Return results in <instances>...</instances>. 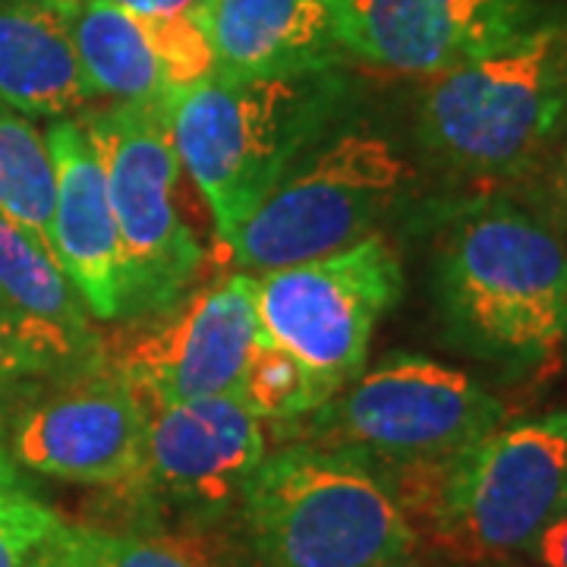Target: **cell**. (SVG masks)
<instances>
[{"instance_id":"e0dca14e","label":"cell","mask_w":567,"mask_h":567,"mask_svg":"<svg viewBox=\"0 0 567 567\" xmlns=\"http://www.w3.org/2000/svg\"><path fill=\"white\" fill-rule=\"evenodd\" d=\"M95 92L54 0H0V111L61 121Z\"/></svg>"},{"instance_id":"7a4b0ae2","label":"cell","mask_w":567,"mask_h":567,"mask_svg":"<svg viewBox=\"0 0 567 567\" xmlns=\"http://www.w3.org/2000/svg\"><path fill=\"white\" fill-rule=\"evenodd\" d=\"M432 297L447 338L505 365H539L567 347V246L505 199L457 208L432 252Z\"/></svg>"},{"instance_id":"ac0fdd59","label":"cell","mask_w":567,"mask_h":567,"mask_svg":"<svg viewBox=\"0 0 567 567\" xmlns=\"http://www.w3.org/2000/svg\"><path fill=\"white\" fill-rule=\"evenodd\" d=\"M95 99L162 102L174 92L142 17L111 0H54Z\"/></svg>"},{"instance_id":"ba28073f","label":"cell","mask_w":567,"mask_h":567,"mask_svg":"<svg viewBox=\"0 0 567 567\" xmlns=\"http://www.w3.org/2000/svg\"><path fill=\"white\" fill-rule=\"evenodd\" d=\"M82 126L102 158L133 281V316L162 312L181 300L205 256L177 205L183 164L171 136L167 99L111 102L85 111Z\"/></svg>"},{"instance_id":"3957f363","label":"cell","mask_w":567,"mask_h":567,"mask_svg":"<svg viewBox=\"0 0 567 567\" xmlns=\"http://www.w3.org/2000/svg\"><path fill=\"white\" fill-rule=\"evenodd\" d=\"M385 483L451 565L511 561L567 505V410L502 423L442 464Z\"/></svg>"},{"instance_id":"9c48e42d","label":"cell","mask_w":567,"mask_h":567,"mask_svg":"<svg viewBox=\"0 0 567 567\" xmlns=\"http://www.w3.org/2000/svg\"><path fill=\"white\" fill-rule=\"evenodd\" d=\"M252 278L259 331L334 391L363 372L375 322L404 290L401 259L382 234H369L334 256Z\"/></svg>"},{"instance_id":"44dd1931","label":"cell","mask_w":567,"mask_h":567,"mask_svg":"<svg viewBox=\"0 0 567 567\" xmlns=\"http://www.w3.org/2000/svg\"><path fill=\"white\" fill-rule=\"evenodd\" d=\"M25 567H196L158 539L61 524Z\"/></svg>"},{"instance_id":"7c38bea8","label":"cell","mask_w":567,"mask_h":567,"mask_svg":"<svg viewBox=\"0 0 567 567\" xmlns=\"http://www.w3.org/2000/svg\"><path fill=\"white\" fill-rule=\"evenodd\" d=\"M268 454L262 423L234 394L145 406L140 486L212 517L237 507L249 476Z\"/></svg>"},{"instance_id":"f546056e","label":"cell","mask_w":567,"mask_h":567,"mask_svg":"<svg viewBox=\"0 0 567 567\" xmlns=\"http://www.w3.org/2000/svg\"><path fill=\"white\" fill-rule=\"evenodd\" d=\"M13 466H17V464H13ZM13 466H3V470H13ZM3 470H0V473H3Z\"/></svg>"},{"instance_id":"277c9868","label":"cell","mask_w":567,"mask_h":567,"mask_svg":"<svg viewBox=\"0 0 567 567\" xmlns=\"http://www.w3.org/2000/svg\"><path fill=\"white\" fill-rule=\"evenodd\" d=\"M252 567H398L420 536L385 476L344 447L268 451L237 502Z\"/></svg>"},{"instance_id":"cb8c5ba5","label":"cell","mask_w":567,"mask_h":567,"mask_svg":"<svg viewBox=\"0 0 567 567\" xmlns=\"http://www.w3.org/2000/svg\"><path fill=\"white\" fill-rule=\"evenodd\" d=\"M533 567H567V505L548 520V527L524 551Z\"/></svg>"},{"instance_id":"d4e9b609","label":"cell","mask_w":567,"mask_h":567,"mask_svg":"<svg viewBox=\"0 0 567 567\" xmlns=\"http://www.w3.org/2000/svg\"><path fill=\"white\" fill-rule=\"evenodd\" d=\"M123 10L145 17V20H167V17H196L199 0H111Z\"/></svg>"},{"instance_id":"8992f818","label":"cell","mask_w":567,"mask_h":567,"mask_svg":"<svg viewBox=\"0 0 567 567\" xmlns=\"http://www.w3.org/2000/svg\"><path fill=\"white\" fill-rule=\"evenodd\" d=\"M505 404L461 369L391 353L293 423L300 442L344 447L382 476L435 466L486 439Z\"/></svg>"},{"instance_id":"ffe728a7","label":"cell","mask_w":567,"mask_h":567,"mask_svg":"<svg viewBox=\"0 0 567 567\" xmlns=\"http://www.w3.org/2000/svg\"><path fill=\"white\" fill-rule=\"evenodd\" d=\"M334 388L316 375L309 365L290 350L275 344L259 331L256 344L246 357L240 382L234 398L259 420L271 425H293L328 401Z\"/></svg>"},{"instance_id":"7402d4cb","label":"cell","mask_w":567,"mask_h":567,"mask_svg":"<svg viewBox=\"0 0 567 567\" xmlns=\"http://www.w3.org/2000/svg\"><path fill=\"white\" fill-rule=\"evenodd\" d=\"M63 520L22 486L17 466L0 473V567H25Z\"/></svg>"},{"instance_id":"4316f807","label":"cell","mask_w":567,"mask_h":567,"mask_svg":"<svg viewBox=\"0 0 567 567\" xmlns=\"http://www.w3.org/2000/svg\"><path fill=\"white\" fill-rule=\"evenodd\" d=\"M3 466H13V457H10V451H7V413H3V406H0V470Z\"/></svg>"},{"instance_id":"83f0119b","label":"cell","mask_w":567,"mask_h":567,"mask_svg":"<svg viewBox=\"0 0 567 567\" xmlns=\"http://www.w3.org/2000/svg\"><path fill=\"white\" fill-rule=\"evenodd\" d=\"M451 567H517L511 561H476V565H451Z\"/></svg>"},{"instance_id":"2e32d148","label":"cell","mask_w":567,"mask_h":567,"mask_svg":"<svg viewBox=\"0 0 567 567\" xmlns=\"http://www.w3.org/2000/svg\"><path fill=\"white\" fill-rule=\"evenodd\" d=\"M0 303L22 328L48 379H76L107 363L95 319L58 259L10 221H0Z\"/></svg>"},{"instance_id":"f1b7e54d","label":"cell","mask_w":567,"mask_h":567,"mask_svg":"<svg viewBox=\"0 0 567 567\" xmlns=\"http://www.w3.org/2000/svg\"><path fill=\"white\" fill-rule=\"evenodd\" d=\"M398 567H420L416 561H406V565H398Z\"/></svg>"},{"instance_id":"30bf717a","label":"cell","mask_w":567,"mask_h":567,"mask_svg":"<svg viewBox=\"0 0 567 567\" xmlns=\"http://www.w3.org/2000/svg\"><path fill=\"white\" fill-rule=\"evenodd\" d=\"M256 338V278L237 271L162 309L121 347L111 369L142 406L234 394Z\"/></svg>"},{"instance_id":"603a6c76","label":"cell","mask_w":567,"mask_h":567,"mask_svg":"<svg viewBox=\"0 0 567 567\" xmlns=\"http://www.w3.org/2000/svg\"><path fill=\"white\" fill-rule=\"evenodd\" d=\"M39 375H44V365L25 341L17 319L10 316V309L0 303V391Z\"/></svg>"},{"instance_id":"5b68a950","label":"cell","mask_w":567,"mask_h":567,"mask_svg":"<svg viewBox=\"0 0 567 567\" xmlns=\"http://www.w3.org/2000/svg\"><path fill=\"white\" fill-rule=\"evenodd\" d=\"M567 114V25L536 22L486 58L425 85L416 136L439 162L480 181L529 171Z\"/></svg>"},{"instance_id":"9a60e30c","label":"cell","mask_w":567,"mask_h":567,"mask_svg":"<svg viewBox=\"0 0 567 567\" xmlns=\"http://www.w3.org/2000/svg\"><path fill=\"white\" fill-rule=\"evenodd\" d=\"M360 61L439 76L520 39L539 20V0H350Z\"/></svg>"},{"instance_id":"5bb4252c","label":"cell","mask_w":567,"mask_h":567,"mask_svg":"<svg viewBox=\"0 0 567 567\" xmlns=\"http://www.w3.org/2000/svg\"><path fill=\"white\" fill-rule=\"evenodd\" d=\"M54 162V227L51 249L63 275L76 287L92 319L133 316V281L117 218L95 145L82 121L61 117L44 130Z\"/></svg>"},{"instance_id":"d6986e66","label":"cell","mask_w":567,"mask_h":567,"mask_svg":"<svg viewBox=\"0 0 567 567\" xmlns=\"http://www.w3.org/2000/svg\"><path fill=\"white\" fill-rule=\"evenodd\" d=\"M54 162L44 133L20 114L0 111V221H10L51 249L54 227Z\"/></svg>"},{"instance_id":"484cf974","label":"cell","mask_w":567,"mask_h":567,"mask_svg":"<svg viewBox=\"0 0 567 567\" xmlns=\"http://www.w3.org/2000/svg\"><path fill=\"white\" fill-rule=\"evenodd\" d=\"M558 199H561V208L567 215V126L565 136H561V152H558Z\"/></svg>"},{"instance_id":"8fae6325","label":"cell","mask_w":567,"mask_h":567,"mask_svg":"<svg viewBox=\"0 0 567 567\" xmlns=\"http://www.w3.org/2000/svg\"><path fill=\"white\" fill-rule=\"evenodd\" d=\"M13 464L80 486H140L145 406L104 363L25 404L7 425Z\"/></svg>"},{"instance_id":"6da1fadb","label":"cell","mask_w":567,"mask_h":567,"mask_svg":"<svg viewBox=\"0 0 567 567\" xmlns=\"http://www.w3.org/2000/svg\"><path fill=\"white\" fill-rule=\"evenodd\" d=\"M350 92L338 70L297 76H227L167 95L171 136L186 177L203 193L224 246L290 167L334 133Z\"/></svg>"},{"instance_id":"4fadbf2b","label":"cell","mask_w":567,"mask_h":567,"mask_svg":"<svg viewBox=\"0 0 567 567\" xmlns=\"http://www.w3.org/2000/svg\"><path fill=\"white\" fill-rule=\"evenodd\" d=\"M196 22L227 76H297L360 61L350 0H199Z\"/></svg>"},{"instance_id":"52a82bcc","label":"cell","mask_w":567,"mask_h":567,"mask_svg":"<svg viewBox=\"0 0 567 567\" xmlns=\"http://www.w3.org/2000/svg\"><path fill=\"white\" fill-rule=\"evenodd\" d=\"M406 177L410 167L394 142L363 126L338 130L290 167L240 224L227 244L230 262L262 275L360 244L379 234Z\"/></svg>"}]
</instances>
